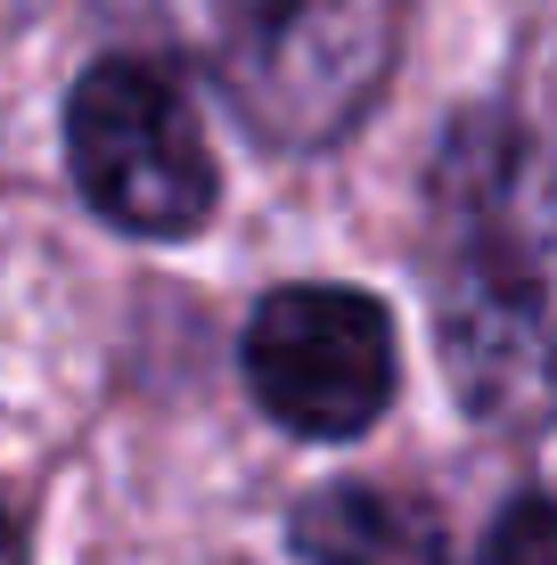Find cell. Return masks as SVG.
I'll return each mask as SVG.
<instances>
[{"label":"cell","mask_w":557,"mask_h":565,"mask_svg":"<svg viewBox=\"0 0 557 565\" xmlns=\"http://www.w3.org/2000/svg\"><path fill=\"white\" fill-rule=\"evenodd\" d=\"M427 311L459 411L557 426V156L508 115H459L427 164Z\"/></svg>","instance_id":"1"},{"label":"cell","mask_w":557,"mask_h":565,"mask_svg":"<svg viewBox=\"0 0 557 565\" xmlns=\"http://www.w3.org/2000/svg\"><path fill=\"white\" fill-rule=\"evenodd\" d=\"M140 57L197 66L271 148H329L394 74L401 0H90Z\"/></svg>","instance_id":"2"},{"label":"cell","mask_w":557,"mask_h":565,"mask_svg":"<svg viewBox=\"0 0 557 565\" xmlns=\"http://www.w3.org/2000/svg\"><path fill=\"white\" fill-rule=\"evenodd\" d=\"M66 164L90 213L131 238H189L214 213V148L164 57H99L66 99Z\"/></svg>","instance_id":"3"},{"label":"cell","mask_w":557,"mask_h":565,"mask_svg":"<svg viewBox=\"0 0 557 565\" xmlns=\"http://www.w3.org/2000/svg\"><path fill=\"white\" fill-rule=\"evenodd\" d=\"M246 385L279 426L344 443L394 402V320L361 287H279L246 320Z\"/></svg>","instance_id":"4"},{"label":"cell","mask_w":557,"mask_h":565,"mask_svg":"<svg viewBox=\"0 0 557 565\" xmlns=\"http://www.w3.org/2000/svg\"><path fill=\"white\" fill-rule=\"evenodd\" d=\"M296 557L312 565H451L443 524L418 500L369 492V483H329L296 509Z\"/></svg>","instance_id":"5"},{"label":"cell","mask_w":557,"mask_h":565,"mask_svg":"<svg viewBox=\"0 0 557 565\" xmlns=\"http://www.w3.org/2000/svg\"><path fill=\"white\" fill-rule=\"evenodd\" d=\"M475 565H557V500H516L484 533Z\"/></svg>","instance_id":"6"},{"label":"cell","mask_w":557,"mask_h":565,"mask_svg":"<svg viewBox=\"0 0 557 565\" xmlns=\"http://www.w3.org/2000/svg\"><path fill=\"white\" fill-rule=\"evenodd\" d=\"M0 565H25V533H17L9 516H0Z\"/></svg>","instance_id":"7"}]
</instances>
